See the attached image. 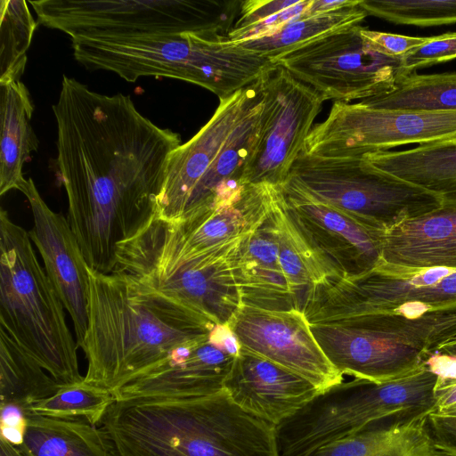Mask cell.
<instances>
[{"label":"cell","instance_id":"f1b7e54d","mask_svg":"<svg viewBox=\"0 0 456 456\" xmlns=\"http://www.w3.org/2000/svg\"><path fill=\"white\" fill-rule=\"evenodd\" d=\"M61 386L0 327V405L15 404L28 415L37 403L54 395Z\"/></svg>","mask_w":456,"mask_h":456},{"label":"cell","instance_id":"cb8c5ba5","mask_svg":"<svg viewBox=\"0 0 456 456\" xmlns=\"http://www.w3.org/2000/svg\"><path fill=\"white\" fill-rule=\"evenodd\" d=\"M34 104L20 80L0 83V195L19 190L27 179L22 169L38 139L30 120Z\"/></svg>","mask_w":456,"mask_h":456},{"label":"cell","instance_id":"9a60e30c","mask_svg":"<svg viewBox=\"0 0 456 456\" xmlns=\"http://www.w3.org/2000/svg\"><path fill=\"white\" fill-rule=\"evenodd\" d=\"M229 325L240 347L300 375L321 393L343 382L303 313L243 305Z\"/></svg>","mask_w":456,"mask_h":456},{"label":"cell","instance_id":"d590c367","mask_svg":"<svg viewBox=\"0 0 456 456\" xmlns=\"http://www.w3.org/2000/svg\"><path fill=\"white\" fill-rule=\"evenodd\" d=\"M312 0H298L295 4L261 21L244 27H233L229 39L236 44L269 37L289 22L305 15Z\"/></svg>","mask_w":456,"mask_h":456},{"label":"cell","instance_id":"f546056e","mask_svg":"<svg viewBox=\"0 0 456 456\" xmlns=\"http://www.w3.org/2000/svg\"><path fill=\"white\" fill-rule=\"evenodd\" d=\"M367 16L360 4L303 16L269 37L240 45L272 61L316 40L358 26Z\"/></svg>","mask_w":456,"mask_h":456},{"label":"cell","instance_id":"74e56055","mask_svg":"<svg viewBox=\"0 0 456 456\" xmlns=\"http://www.w3.org/2000/svg\"><path fill=\"white\" fill-rule=\"evenodd\" d=\"M298 0L241 1L239 17L233 27H244L261 21L295 4Z\"/></svg>","mask_w":456,"mask_h":456},{"label":"cell","instance_id":"f35d334b","mask_svg":"<svg viewBox=\"0 0 456 456\" xmlns=\"http://www.w3.org/2000/svg\"><path fill=\"white\" fill-rule=\"evenodd\" d=\"M28 415L15 404L0 405V439L20 447L25 437Z\"/></svg>","mask_w":456,"mask_h":456},{"label":"cell","instance_id":"4fadbf2b","mask_svg":"<svg viewBox=\"0 0 456 456\" xmlns=\"http://www.w3.org/2000/svg\"><path fill=\"white\" fill-rule=\"evenodd\" d=\"M361 25L316 40L272 60L323 99L349 103L390 93L403 77L400 59L369 47Z\"/></svg>","mask_w":456,"mask_h":456},{"label":"cell","instance_id":"44dd1931","mask_svg":"<svg viewBox=\"0 0 456 456\" xmlns=\"http://www.w3.org/2000/svg\"><path fill=\"white\" fill-rule=\"evenodd\" d=\"M224 390L240 409L275 427L321 393L306 379L242 347Z\"/></svg>","mask_w":456,"mask_h":456},{"label":"cell","instance_id":"2e32d148","mask_svg":"<svg viewBox=\"0 0 456 456\" xmlns=\"http://www.w3.org/2000/svg\"><path fill=\"white\" fill-rule=\"evenodd\" d=\"M310 328L329 361L343 376L384 383L424 365L422 351L364 316L310 323Z\"/></svg>","mask_w":456,"mask_h":456},{"label":"cell","instance_id":"5b68a950","mask_svg":"<svg viewBox=\"0 0 456 456\" xmlns=\"http://www.w3.org/2000/svg\"><path fill=\"white\" fill-rule=\"evenodd\" d=\"M71 41L74 58L87 69L110 71L128 82L141 77L183 80L219 99L254 83L271 64L216 30Z\"/></svg>","mask_w":456,"mask_h":456},{"label":"cell","instance_id":"277c9868","mask_svg":"<svg viewBox=\"0 0 456 456\" xmlns=\"http://www.w3.org/2000/svg\"><path fill=\"white\" fill-rule=\"evenodd\" d=\"M305 315L309 323L365 316L426 358L456 334V270L379 262L357 276H330L315 289Z\"/></svg>","mask_w":456,"mask_h":456},{"label":"cell","instance_id":"d4e9b609","mask_svg":"<svg viewBox=\"0 0 456 456\" xmlns=\"http://www.w3.org/2000/svg\"><path fill=\"white\" fill-rule=\"evenodd\" d=\"M375 167L456 202V140L362 155Z\"/></svg>","mask_w":456,"mask_h":456},{"label":"cell","instance_id":"e0dca14e","mask_svg":"<svg viewBox=\"0 0 456 456\" xmlns=\"http://www.w3.org/2000/svg\"><path fill=\"white\" fill-rule=\"evenodd\" d=\"M281 187L291 217L330 276L354 277L376 266L384 232L362 224L288 183Z\"/></svg>","mask_w":456,"mask_h":456},{"label":"cell","instance_id":"8fae6325","mask_svg":"<svg viewBox=\"0 0 456 456\" xmlns=\"http://www.w3.org/2000/svg\"><path fill=\"white\" fill-rule=\"evenodd\" d=\"M44 26L71 37H139L233 28L239 0L28 1Z\"/></svg>","mask_w":456,"mask_h":456},{"label":"cell","instance_id":"8d00e7d4","mask_svg":"<svg viewBox=\"0 0 456 456\" xmlns=\"http://www.w3.org/2000/svg\"><path fill=\"white\" fill-rule=\"evenodd\" d=\"M360 35L369 47L390 58H400L410 50L428 42L431 37L380 32L362 27L360 28Z\"/></svg>","mask_w":456,"mask_h":456},{"label":"cell","instance_id":"30bf717a","mask_svg":"<svg viewBox=\"0 0 456 456\" xmlns=\"http://www.w3.org/2000/svg\"><path fill=\"white\" fill-rule=\"evenodd\" d=\"M285 183L382 232L442 207L439 195L375 167L363 156L301 153Z\"/></svg>","mask_w":456,"mask_h":456},{"label":"cell","instance_id":"52a82bcc","mask_svg":"<svg viewBox=\"0 0 456 456\" xmlns=\"http://www.w3.org/2000/svg\"><path fill=\"white\" fill-rule=\"evenodd\" d=\"M64 305L28 232L0 211V327L61 387L85 380Z\"/></svg>","mask_w":456,"mask_h":456},{"label":"cell","instance_id":"5bb4252c","mask_svg":"<svg viewBox=\"0 0 456 456\" xmlns=\"http://www.w3.org/2000/svg\"><path fill=\"white\" fill-rule=\"evenodd\" d=\"M264 100L261 127L244 183L281 186L303 151L322 97L280 65L272 63L257 79Z\"/></svg>","mask_w":456,"mask_h":456},{"label":"cell","instance_id":"6da1fadb","mask_svg":"<svg viewBox=\"0 0 456 456\" xmlns=\"http://www.w3.org/2000/svg\"><path fill=\"white\" fill-rule=\"evenodd\" d=\"M53 112L67 219L88 267L110 273L118 245L154 217L181 137L143 116L129 95L102 94L66 75Z\"/></svg>","mask_w":456,"mask_h":456},{"label":"cell","instance_id":"d6986e66","mask_svg":"<svg viewBox=\"0 0 456 456\" xmlns=\"http://www.w3.org/2000/svg\"><path fill=\"white\" fill-rule=\"evenodd\" d=\"M27 198L33 216L28 232L37 248L45 271L71 317L76 341L82 349L88 326V265L69 223L50 208L34 181L28 178L20 188Z\"/></svg>","mask_w":456,"mask_h":456},{"label":"cell","instance_id":"9c48e42d","mask_svg":"<svg viewBox=\"0 0 456 456\" xmlns=\"http://www.w3.org/2000/svg\"><path fill=\"white\" fill-rule=\"evenodd\" d=\"M248 233L200 253L180 255L139 232L118 245L112 272L134 276L216 325H229L243 306L237 265Z\"/></svg>","mask_w":456,"mask_h":456},{"label":"cell","instance_id":"7c38bea8","mask_svg":"<svg viewBox=\"0 0 456 456\" xmlns=\"http://www.w3.org/2000/svg\"><path fill=\"white\" fill-rule=\"evenodd\" d=\"M455 140L456 110H387L335 102L326 119L313 126L302 153L362 156L405 144Z\"/></svg>","mask_w":456,"mask_h":456},{"label":"cell","instance_id":"3957f363","mask_svg":"<svg viewBox=\"0 0 456 456\" xmlns=\"http://www.w3.org/2000/svg\"><path fill=\"white\" fill-rule=\"evenodd\" d=\"M101 425L119 456H280L276 427L240 409L224 390L118 399Z\"/></svg>","mask_w":456,"mask_h":456},{"label":"cell","instance_id":"836d02e7","mask_svg":"<svg viewBox=\"0 0 456 456\" xmlns=\"http://www.w3.org/2000/svg\"><path fill=\"white\" fill-rule=\"evenodd\" d=\"M371 15L398 25L433 27L456 23V0H361Z\"/></svg>","mask_w":456,"mask_h":456},{"label":"cell","instance_id":"8992f818","mask_svg":"<svg viewBox=\"0 0 456 456\" xmlns=\"http://www.w3.org/2000/svg\"><path fill=\"white\" fill-rule=\"evenodd\" d=\"M263 110L257 80L219 99L206 125L169 156L155 216L175 221L236 196L245 185Z\"/></svg>","mask_w":456,"mask_h":456},{"label":"cell","instance_id":"ee69618b","mask_svg":"<svg viewBox=\"0 0 456 456\" xmlns=\"http://www.w3.org/2000/svg\"><path fill=\"white\" fill-rule=\"evenodd\" d=\"M0 456H26L22 451L4 440L0 439Z\"/></svg>","mask_w":456,"mask_h":456},{"label":"cell","instance_id":"ab89813d","mask_svg":"<svg viewBox=\"0 0 456 456\" xmlns=\"http://www.w3.org/2000/svg\"><path fill=\"white\" fill-rule=\"evenodd\" d=\"M428 425L436 445L449 456H456V417L432 412Z\"/></svg>","mask_w":456,"mask_h":456},{"label":"cell","instance_id":"7402d4cb","mask_svg":"<svg viewBox=\"0 0 456 456\" xmlns=\"http://www.w3.org/2000/svg\"><path fill=\"white\" fill-rule=\"evenodd\" d=\"M379 262L411 269L456 270V202L442 203L440 208L385 232Z\"/></svg>","mask_w":456,"mask_h":456},{"label":"cell","instance_id":"7a4b0ae2","mask_svg":"<svg viewBox=\"0 0 456 456\" xmlns=\"http://www.w3.org/2000/svg\"><path fill=\"white\" fill-rule=\"evenodd\" d=\"M85 382L112 392L175 348L216 326L181 301L129 274L90 267Z\"/></svg>","mask_w":456,"mask_h":456},{"label":"cell","instance_id":"ffe728a7","mask_svg":"<svg viewBox=\"0 0 456 456\" xmlns=\"http://www.w3.org/2000/svg\"><path fill=\"white\" fill-rule=\"evenodd\" d=\"M236 357L210 332L204 339L175 348L165 359L134 376L113 393L116 400L213 395L224 390Z\"/></svg>","mask_w":456,"mask_h":456},{"label":"cell","instance_id":"60d3db41","mask_svg":"<svg viewBox=\"0 0 456 456\" xmlns=\"http://www.w3.org/2000/svg\"><path fill=\"white\" fill-rule=\"evenodd\" d=\"M434 412L456 417V378L439 380Z\"/></svg>","mask_w":456,"mask_h":456},{"label":"cell","instance_id":"603a6c76","mask_svg":"<svg viewBox=\"0 0 456 456\" xmlns=\"http://www.w3.org/2000/svg\"><path fill=\"white\" fill-rule=\"evenodd\" d=\"M280 191L266 216L247 235L242 244L237 265V279L243 305L290 311L296 309L280 262L273 211Z\"/></svg>","mask_w":456,"mask_h":456},{"label":"cell","instance_id":"1f68e13d","mask_svg":"<svg viewBox=\"0 0 456 456\" xmlns=\"http://www.w3.org/2000/svg\"><path fill=\"white\" fill-rule=\"evenodd\" d=\"M115 402L112 391L84 380L61 386L54 395L34 404L28 416L84 420L99 426Z\"/></svg>","mask_w":456,"mask_h":456},{"label":"cell","instance_id":"ba28073f","mask_svg":"<svg viewBox=\"0 0 456 456\" xmlns=\"http://www.w3.org/2000/svg\"><path fill=\"white\" fill-rule=\"evenodd\" d=\"M438 381L424 363L384 383L354 379L335 385L276 426L280 456H311L368 427L428 416L436 411Z\"/></svg>","mask_w":456,"mask_h":456},{"label":"cell","instance_id":"4316f807","mask_svg":"<svg viewBox=\"0 0 456 456\" xmlns=\"http://www.w3.org/2000/svg\"><path fill=\"white\" fill-rule=\"evenodd\" d=\"M26 456H119L108 431L84 420L28 416Z\"/></svg>","mask_w":456,"mask_h":456},{"label":"cell","instance_id":"e575fe53","mask_svg":"<svg viewBox=\"0 0 456 456\" xmlns=\"http://www.w3.org/2000/svg\"><path fill=\"white\" fill-rule=\"evenodd\" d=\"M403 77L418 69L430 67L456 59V32L432 36L430 39L401 56Z\"/></svg>","mask_w":456,"mask_h":456},{"label":"cell","instance_id":"d6a6232c","mask_svg":"<svg viewBox=\"0 0 456 456\" xmlns=\"http://www.w3.org/2000/svg\"><path fill=\"white\" fill-rule=\"evenodd\" d=\"M36 27L28 2H0V83L20 80Z\"/></svg>","mask_w":456,"mask_h":456},{"label":"cell","instance_id":"b9f144b4","mask_svg":"<svg viewBox=\"0 0 456 456\" xmlns=\"http://www.w3.org/2000/svg\"><path fill=\"white\" fill-rule=\"evenodd\" d=\"M361 0H312L305 16L329 12L344 7L359 5Z\"/></svg>","mask_w":456,"mask_h":456},{"label":"cell","instance_id":"484cf974","mask_svg":"<svg viewBox=\"0 0 456 456\" xmlns=\"http://www.w3.org/2000/svg\"><path fill=\"white\" fill-rule=\"evenodd\" d=\"M311 456H449L435 444L428 416L385 422L328 444Z\"/></svg>","mask_w":456,"mask_h":456},{"label":"cell","instance_id":"4dcf8cb0","mask_svg":"<svg viewBox=\"0 0 456 456\" xmlns=\"http://www.w3.org/2000/svg\"><path fill=\"white\" fill-rule=\"evenodd\" d=\"M377 109L456 110V71L402 77L388 94L360 101Z\"/></svg>","mask_w":456,"mask_h":456},{"label":"cell","instance_id":"ac0fdd59","mask_svg":"<svg viewBox=\"0 0 456 456\" xmlns=\"http://www.w3.org/2000/svg\"><path fill=\"white\" fill-rule=\"evenodd\" d=\"M280 189L269 183H246L232 200L175 221L154 216L141 232L175 253H200L252 232L270 211Z\"/></svg>","mask_w":456,"mask_h":456},{"label":"cell","instance_id":"7bdbcfd3","mask_svg":"<svg viewBox=\"0 0 456 456\" xmlns=\"http://www.w3.org/2000/svg\"><path fill=\"white\" fill-rule=\"evenodd\" d=\"M431 354L444 355L456 365V334L440 344Z\"/></svg>","mask_w":456,"mask_h":456},{"label":"cell","instance_id":"83f0119b","mask_svg":"<svg viewBox=\"0 0 456 456\" xmlns=\"http://www.w3.org/2000/svg\"><path fill=\"white\" fill-rule=\"evenodd\" d=\"M273 211L280 262L295 309L305 314L315 289L330 272L291 217L281 187Z\"/></svg>","mask_w":456,"mask_h":456}]
</instances>
